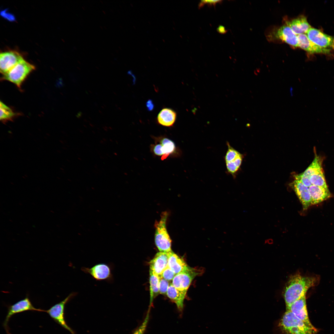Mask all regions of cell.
<instances>
[{
	"mask_svg": "<svg viewBox=\"0 0 334 334\" xmlns=\"http://www.w3.org/2000/svg\"><path fill=\"white\" fill-rule=\"evenodd\" d=\"M320 277L317 275L304 276L297 273L291 276L287 282L283 291L286 310H289L292 304L306 295L309 289L316 286Z\"/></svg>",
	"mask_w": 334,
	"mask_h": 334,
	"instance_id": "cell-1",
	"label": "cell"
},
{
	"mask_svg": "<svg viewBox=\"0 0 334 334\" xmlns=\"http://www.w3.org/2000/svg\"><path fill=\"white\" fill-rule=\"evenodd\" d=\"M278 327L285 334H317L318 331L315 327L307 326L290 310H286L279 323Z\"/></svg>",
	"mask_w": 334,
	"mask_h": 334,
	"instance_id": "cell-2",
	"label": "cell"
},
{
	"mask_svg": "<svg viewBox=\"0 0 334 334\" xmlns=\"http://www.w3.org/2000/svg\"><path fill=\"white\" fill-rule=\"evenodd\" d=\"M168 216V213L167 212L161 213L160 221L155 223V244L160 252L167 253L172 251L171 240L166 227Z\"/></svg>",
	"mask_w": 334,
	"mask_h": 334,
	"instance_id": "cell-3",
	"label": "cell"
},
{
	"mask_svg": "<svg viewBox=\"0 0 334 334\" xmlns=\"http://www.w3.org/2000/svg\"><path fill=\"white\" fill-rule=\"evenodd\" d=\"M35 69L34 65L23 59L8 72L3 75L1 79L11 82L20 88L22 83Z\"/></svg>",
	"mask_w": 334,
	"mask_h": 334,
	"instance_id": "cell-4",
	"label": "cell"
},
{
	"mask_svg": "<svg viewBox=\"0 0 334 334\" xmlns=\"http://www.w3.org/2000/svg\"><path fill=\"white\" fill-rule=\"evenodd\" d=\"M113 268V265L111 263H101L96 264L90 268L83 267L81 270L89 274L96 280H104L111 283L114 280L112 273Z\"/></svg>",
	"mask_w": 334,
	"mask_h": 334,
	"instance_id": "cell-5",
	"label": "cell"
},
{
	"mask_svg": "<svg viewBox=\"0 0 334 334\" xmlns=\"http://www.w3.org/2000/svg\"><path fill=\"white\" fill-rule=\"evenodd\" d=\"M28 310L46 312V310L35 308L28 296L14 304L8 306L7 314L3 323V326L7 334H11L8 323L11 317L16 314Z\"/></svg>",
	"mask_w": 334,
	"mask_h": 334,
	"instance_id": "cell-6",
	"label": "cell"
},
{
	"mask_svg": "<svg viewBox=\"0 0 334 334\" xmlns=\"http://www.w3.org/2000/svg\"><path fill=\"white\" fill-rule=\"evenodd\" d=\"M77 294L76 292L70 293L63 300L51 306L46 312L56 323L69 331L72 334H75L72 329L67 324L64 319V309L66 304Z\"/></svg>",
	"mask_w": 334,
	"mask_h": 334,
	"instance_id": "cell-7",
	"label": "cell"
},
{
	"mask_svg": "<svg viewBox=\"0 0 334 334\" xmlns=\"http://www.w3.org/2000/svg\"><path fill=\"white\" fill-rule=\"evenodd\" d=\"M201 273L199 270L189 267L186 269L176 274L172 284L176 289L187 291L193 280Z\"/></svg>",
	"mask_w": 334,
	"mask_h": 334,
	"instance_id": "cell-8",
	"label": "cell"
},
{
	"mask_svg": "<svg viewBox=\"0 0 334 334\" xmlns=\"http://www.w3.org/2000/svg\"><path fill=\"white\" fill-rule=\"evenodd\" d=\"M306 34L309 39L318 46L325 49L334 50V36L312 27Z\"/></svg>",
	"mask_w": 334,
	"mask_h": 334,
	"instance_id": "cell-9",
	"label": "cell"
},
{
	"mask_svg": "<svg viewBox=\"0 0 334 334\" xmlns=\"http://www.w3.org/2000/svg\"><path fill=\"white\" fill-rule=\"evenodd\" d=\"M23 59L18 52L10 51L0 54V71L2 75L6 73Z\"/></svg>",
	"mask_w": 334,
	"mask_h": 334,
	"instance_id": "cell-10",
	"label": "cell"
},
{
	"mask_svg": "<svg viewBox=\"0 0 334 334\" xmlns=\"http://www.w3.org/2000/svg\"><path fill=\"white\" fill-rule=\"evenodd\" d=\"M297 318L302 320L308 327L313 328L309 318L306 308V295L294 302L289 310Z\"/></svg>",
	"mask_w": 334,
	"mask_h": 334,
	"instance_id": "cell-11",
	"label": "cell"
},
{
	"mask_svg": "<svg viewBox=\"0 0 334 334\" xmlns=\"http://www.w3.org/2000/svg\"><path fill=\"white\" fill-rule=\"evenodd\" d=\"M298 39V47L306 51L310 54H329L331 50L325 49L318 46L311 41L306 34L297 35Z\"/></svg>",
	"mask_w": 334,
	"mask_h": 334,
	"instance_id": "cell-12",
	"label": "cell"
},
{
	"mask_svg": "<svg viewBox=\"0 0 334 334\" xmlns=\"http://www.w3.org/2000/svg\"><path fill=\"white\" fill-rule=\"evenodd\" d=\"M176 150L174 142L166 137L161 138L159 143H156L152 146L153 153L156 156H162L163 160L173 153Z\"/></svg>",
	"mask_w": 334,
	"mask_h": 334,
	"instance_id": "cell-13",
	"label": "cell"
},
{
	"mask_svg": "<svg viewBox=\"0 0 334 334\" xmlns=\"http://www.w3.org/2000/svg\"><path fill=\"white\" fill-rule=\"evenodd\" d=\"M291 186L302 203L303 210L307 209L311 205L308 187L296 179Z\"/></svg>",
	"mask_w": 334,
	"mask_h": 334,
	"instance_id": "cell-14",
	"label": "cell"
},
{
	"mask_svg": "<svg viewBox=\"0 0 334 334\" xmlns=\"http://www.w3.org/2000/svg\"><path fill=\"white\" fill-rule=\"evenodd\" d=\"M169 253L159 252L149 262L150 270L161 276L168 267Z\"/></svg>",
	"mask_w": 334,
	"mask_h": 334,
	"instance_id": "cell-15",
	"label": "cell"
},
{
	"mask_svg": "<svg viewBox=\"0 0 334 334\" xmlns=\"http://www.w3.org/2000/svg\"><path fill=\"white\" fill-rule=\"evenodd\" d=\"M275 35L276 38L291 46L298 47L297 35L287 25H283L278 29Z\"/></svg>",
	"mask_w": 334,
	"mask_h": 334,
	"instance_id": "cell-16",
	"label": "cell"
},
{
	"mask_svg": "<svg viewBox=\"0 0 334 334\" xmlns=\"http://www.w3.org/2000/svg\"><path fill=\"white\" fill-rule=\"evenodd\" d=\"M308 189L311 197V205L320 203L328 199L331 196L328 188L312 185L308 187Z\"/></svg>",
	"mask_w": 334,
	"mask_h": 334,
	"instance_id": "cell-17",
	"label": "cell"
},
{
	"mask_svg": "<svg viewBox=\"0 0 334 334\" xmlns=\"http://www.w3.org/2000/svg\"><path fill=\"white\" fill-rule=\"evenodd\" d=\"M287 25L289 26L297 35L306 34L309 29L311 28L306 17L301 15L296 18L286 22Z\"/></svg>",
	"mask_w": 334,
	"mask_h": 334,
	"instance_id": "cell-18",
	"label": "cell"
},
{
	"mask_svg": "<svg viewBox=\"0 0 334 334\" xmlns=\"http://www.w3.org/2000/svg\"><path fill=\"white\" fill-rule=\"evenodd\" d=\"M187 291H182L175 288L170 284L166 295L176 304L178 310L182 311L183 307V302Z\"/></svg>",
	"mask_w": 334,
	"mask_h": 334,
	"instance_id": "cell-19",
	"label": "cell"
},
{
	"mask_svg": "<svg viewBox=\"0 0 334 334\" xmlns=\"http://www.w3.org/2000/svg\"><path fill=\"white\" fill-rule=\"evenodd\" d=\"M177 113L173 109L169 108H164L159 112L157 117L158 123L161 125L166 127L172 126L175 123Z\"/></svg>",
	"mask_w": 334,
	"mask_h": 334,
	"instance_id": "cell-20",
	"label": "cell"
},
{
	"mask_svg": "<svg viewBox=\"0 0 334 334\" xmlns=\"http://www.w3.org/2000/svg\"><path fill=\"white\" fill-rule=\"evenodd\" d=\"M168 267L175 274L186 269L189 267L182 259L172 251L169 253Z\"/></svg>",
	"mask_w": 334,
	"mask_h": 334,
	"instance_id": "cell-21",
	"label": "cell"
},
{
	"mask_svg": "<svg viewBox=\"0 0 334 334\" xmlns=\"http://www.w3.org/2000/svg\"><path fill=\"white\" fill-rule=\"evenodd\" d=\"M149 282L150 284V302L151 306L153 300L159 293V283L160 276L149 270Z\"/></svg>",
	"mask_w": 334,
	"mask_h": 334,
	"instance_id": "cell-22",
	"label": "cell"
},
{
	"mask_svg": "<svg viewBox=\"0 0 334 334\" xmlns=\"http://www.w3.org/2000/svg\"><path fill=\"white\" fill-rule=\"evenodd\" d=\"M312 185L328 188L327 185L323 168L312 175L310 178Z\"/></svg>",
	"mask_w": 334,
	"mask_h": 334,
	"instance_id": "cell-23",
	"label": "cell"
},
{
	"mask_svg": "<svg viewBox=\"0 0 334 334\" xmlns=\"http://www.w3.org/2000/svg\"><path fill=\"white\" fill-rule=\"evenodd\" d=\"M322 168V159L319 156H316L311 164L302 173L310 178L312 175Z\"/></svg>",
	"mask_w": 334,
	"mask_h": 334,
	"instance_id": "cell-24",
	"label": "cell"
},
{
	"mask_svg": "<svg viewBox=\"0 0 334 334\" xmlns=\"http://www.w3.org/2000/svg\"><path fill=\"white\" fill-rule=\"evenodd\" d=\"M15 115V113L12 109L1 101H0V119L1 121L5 122L12 120Z\"/></svg>",
	"mask_w": 334,
	"mask_h": 334,
	"instance_id": "cell-25",
	"label": "cell"
},
{
	"mask_svg": "<svg viewBox=\"0 0 334 334\" xmlns=\"http://www.w3.org/2000/svg\"><path fill=\"white\" fill-rule=\"evenodd\" d=\"M242 155L241 154L234 160L229 162H225L226 169L228 172L233 177H235L239 169L242 161Z\"/></svg>",
	"mask_w": 334,
	"mask_h": 334,
	"instance_id": "cell-26",
	"label": "cell"
},
{
	"mask_svg": "<svg viewBox=\"0 0 334 334\" xmlns=\"http://www.w3.org/2000/svg\"><path fill=\"white\" fill-rule=\"evenodd\" d=\"M228 150L225 156V162L232 161L236 158L240 153L232 147L228 142L227 143Z\"/></svg>",
	"mask_w": 334,
	"mask_h": 334,
	"instance_id": "cell-27",
	"label": "cell"
},
{
	"mask_svg": "<svg viewBox=\"0 0 334 334\" xmlns=\"http://www.w3.org/2000/svg\"><path fill=\"white\" fill-rule=\"evenodd\" d=\"M170 284L169 281L165 279L161 276H160L159 283V293L162 294H166V293Z\"/></svg>",
	"mask_w": 334,
	"mask_h": 334,
	"instance_id": "cell-28",
	"label": "cell"
},
{
	"mask_svg": "<svg viewBox=\"0 0 334 334\" xmlns=\"http://www.w3.org/2000/svg\"><path fill=\"white\" fill-rule=\"evenodd\" d=\"M175 275L174 272L168 267L163 271L161 276L169 281L172 280Z\"/></svg>",
	"mask_w": 334,
	"mask_h": 334,
	"instance_id": "cell-29",
	"label": "cell"
},
{
	"mask_svg": "<svg viewBox=\"0 0 334 334\" xmlns=\"http://www.w3.org/2000/svg\"><path fill=\"white\" fill-rule=\"evenodd\" d=\"M149 309L144 321L133 334H143L147 327L149 318Z\"/></svg>",
	"mask_w": 334,
	"mask_h": 334,
	"instance_id": "cell-30",
	"label": "cell"
},
{
	"mask_svg": "<svg viewBox=\"0 0 334 334\" xmlns=\"http://www.w3.org/2000/svg\"><path fill=\"white\" fill-rule=\"evenodd\" d=\"M295 178L296 180L299 181L308 187L312 185L310 178L304 175L302 173L295 176Z\"/></svg>",
	"mask_w": 334,
	"mask_h": 334,
	"instance_id": "cell-31",
	"label": "cell"
},
{
	"mask_svg": "<svg viewBox=\"0 0 334 334\" xmlns=\"http://www.w3.org/2000/svg\"><path fill=\"white\" fill-rule=\"evenodd\" d=\"M222 0H201L198 4V8L200 9L205 5H208L209 6H213L215 7L217 3H221Z\"/></svg>",
	"mask_w": 334,
	"mask_h": 334,
	"instance_id": "cell-32",
	"label": "cell"
},
{
	"mask_svg": "<svg viewBox=\"0 0 334 334\" xmlns=\"http://www.w3.org/2000/svg\"><path fill=\"white\" fill-rule=\"evenodd\" d=\"M146 106L149 111L152 110L154 108V104L151 100H148L146 103Z\"/></svg>",
	"mask_w": 334,
	"mask_h": 334,
	"instance_id": "cell-33",
	"label": "cell"
},
{
	"mask_svg": "<svg viewBox=\"0 0 334 334\" xmlns=\"http://www.w3.org/2000/svg\"><path fill=\"white\" fill-rule=\"evenodd\" d=\"M217 30L218 32L222 34H225L227 32V30L226 29L225 27L221 25H220L218 27Z\"/></svg>",
	"mask_w": 334,
	"mask_h": 334,
	"instance_id": "cell-34",
	"label": "cell"
}]
</instances>
